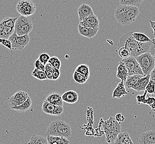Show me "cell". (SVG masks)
I'll return each instance as SVG.
<instances>
[{
  "mask_svg": "<svg viewBox=\"0 0 155 144\" xmlns=\"http://www.w3.org/2000/svg\"><path fill=\"white\" fill-rule=\"evenodd\" d=\"M133 32V31L127 32L119 39L118 48L121 47H127L130 51V56L134 57L143 53L149 52L151 41L146 43L139 42L134 38L132 36Z\"/></svg>",
  "mask_w": 155,
  "mask_h": 144,
  "instance_id": "obj_1",
  "label": "cell"
},
{
  "mask_svg": "<svg viewBox=\"0 0 155 144\" xmlns=\"http://www.w3.org/2000/svg\"><path fill=\"white\" fill-rule=\"evenodd\" d=\"M139 13L138 7L120 4L115 9V18L121 25H127L135 21Z\"/></svg>",
  "mask_w": 155,
  "mask_h": 144,
  "instance_id": "obj_2",
  "label": "cell"
},
{
  "mask_svg": "<svg viewBox=\"0 0 155 144\" xmlns=\"http://www.w3.org/2000/svg\"><path fill=\"white\" fill-rule=\"evenodd\" d=\"M71 128L65 122L60 120H54L50 122L47 130V135L70 138L71 136Z\"/></svg>",
  "mask_w": 155,
  "mask_h": 144,
  "instance_id": "obj_3",
  "label": "cell"
},
{
  "mask_svg": "<svg viewBox=\"0 0 155 144\" xmlns=\"http://www.w3.org/2000/svg\"><path fill=\"white\" fill-rule=\"evenodd\" d=\"M102 125L106 134L107 142L108 144L113 143L118 134L121 131L120 123L118 122L114 117L110 116L107 120L102 122Z\"/></svg>",
  "mask_w": 155,
  "mask_h": 144,
  "instance_id": "obj_4",
  "label": "cell"
},
{
  "mask_svg": "<svg viewBox=\"0 0 155 144\" xmlns=\"http://www.w3.org/2000/svg\"><path fill=\"white\" fill-rule=\"evenodd\" d=\"M33 25L28 17L21 16L16 19L14 27L15 32L18 36L28 35L32 31Z\"/></svg>",
  "mask_w": 155,
  "mask_h": 144,
  "instance_id": "obj_5",
  "label": "cell"
},
{
  "mask_svg": "<svg viewBox=\"0 0 155 144\" xmlns=\"http://www.w3.org/2000/svg\"><path fill=\"white\" fill-rule=\"evenodd\" d=\"M143 70V75L149 74L155 68V60L149 52H145L135 57Z\"/></svg>",
  "mask_w": 155,
  "mask_h": 144,
  "instance_id": "obj_6",
  "label": "cell"
},
{
  "mask_svg": "<svg viewBox=\"0 0 155 144\" xmlns=\"http://www.w3.org/2000/svg\"><path fill=\"white\" fill-rule=\"evenodd\" d=\"M16 9L21 15L29 17L35 13L36 6L31 0H20L17 4Z\"/></svg>",
  "mask_w": 155,
  "mask_h": 144,
  "instance_id": "obj_7",
  "label": "cell"
},
{
  "mask_svg": "<svg viewBox=\"0 0 155 144\" xmlns=\"http://www.w3.org/2000/svg\"><path fill=\"white\" fill-rule=\"evenodd\" d=\"M8 39L11 42L12 50H22L26 47L30 41V38L28 35L18 36L14 32L9 36Z\"/></svg>",
  "mask_w": 155,
  "mask_h": 144,
  "instance_id": "obj_8",
  "label": "cell"
},
{
  "mask_svg": "<svg viewBox=\"0 0 155 144\" xmlns=\"http://www.w3.org/2000/svg\"><path fill=\"white\" fill-rule=\"evenodd\" d=\"M121 60L124 62L127 68L128 75L140 74L143 75V70L141 68L139 64L136 60L135 57L130 56L127 58L122 59Z\"/></svg>",
  "mask_w": 155,
  "mask_h": 144,
  "instance_id": "obj_9",
  "label": "cell"
},
{
  "mask_svg": "<svg viewBox=\"0 0 155 144\" xmlns=\"http://www.w3.org/2000/svg\"><path fill=\"white\" fill-rule=\"evenodd\" d=\"M42 111L50 115L60 116L64 112V107L62 105H54L45 99L42 104Z\"/></svg>",
  "mask_w": 155,
  "mask_h": 144,
  "instance_id": "obj_10",
  "label": "cell"
},
{
  "mask_svg": "<svg viewBox=\"0 0 155 144\" xmlns=\"http://www.w3.org/2000/svg\"><path fill=\"white\" fill-rule=\"evenodd\" d=\"M139 142L141 144H155V130H151L140 135Z\"/></svg>",
  "mask_w": 155,
  "mask_h": 144,
  "instance_id": "obj_11",
  "label": "cell"
},
{
  "mask_svg": "<svg viewBox=\"0 0 155 144\" xmlns=\"http://www.w3.org/2000/svg\"><path fill=\"white\" fill-rule=\"evenodd\" d=\"M79 25L84 27L97 29L99 28V20L97 16L94 14L92 16L87 17L86 18L84 19L82 21H80Z\"/></svg>",
  "mask_w": 155,
  "mask_h": 144,
  "instance_id": "obj_12",
  "label": "cell"
},
{
  "mask_svg": "<svg viewBox=\"0 0 155 144\" xmlns=\"http://www.w3.org/2000/svg\"><path fill=\"white\" fill-rule=\"evenodd\" d=\"M78 13L80 21H82L84 19L87 17L92 16L94 14L92 7L86 3H83L78 7Z\"/></svg>",
  "mask_w": 155,
  "mask_h": 144,
  "instance_id": "obj_13",
  "label": "cell"
},
{
  "mask_svg": "<svg viewBox=\"0 0 155 144\" xmlns=\"http://www.w3.org/2000/svg\"><path fill=\"white\" fill-rule=\"evenodd\" d=\"M99 28L93 29L87 27L82 26L80 25L78 26V31L80 35L88 38H93L97 34Z\"/></svg>",
  "mask_w": 155,
  "mask_h": 144,
  "instance_id": "obj_14",
  "label": "cell"
},
{
  "mask_svg": "<svg viewBox=\"0 0 155 144\" xmlns=\"http://www.w3.org/2000/svg\"><path fill=\"white\" fill-rule=\"evenodd\" d=\"M61 98L64 102L70 104H74L78 100V95L75 91H68L61 95Z\"/></svg>",
  "mask_w": 155,
  "mask_h": 144,
  "instance_id": "obj_15",
  "label": "cell"
},
{
  "mask_svg": "<svg viewBox=\"0 0 155 144\" xmlns=\"http://www.w3.org/2000/svg\"><path fill=\"white\" fill-rule=\"evenodd\" d=\"M127 94H128V92L126 90L125 86L124 85V82L123 81H121L120 83H118L117 86L113 91V94H112V98L121 99V98L123 97Z\"/></svg>",
  "mask_w": 155,
  "mask_h": 144,
  "instance_id": "obj_16",
  "label": "cell"
},
{
  "mask_svg": "<svg viewBox=\"0 0 155 144\" xmlns=\"http://www.w3.org/2000/svg\"><path fill=\"white\" fill-rule=\"evenodd\" d=\"M128 72L127 68L125 65L124 62L121 60L118 63V66L117 67V72L116 77L118 79H121V81H125L128 77Z\"/></svg>",
  "mask_w": 155,
  "mask_h": 144,
  "instance_id": "obj_17",
  "label": "cell"
},
{
  "mask_svg": "<svg viewBox=\"0 0 155 144\" xmlns=\"http://www.w3.org/2000/svg\"><path fill=\"white\" fill-rule=\"evenodd\" d=\"M114 144H133L130 135L127 132H119L113 142Z\"/></svg>",
  "mask_w": 155,
  "mask_h": 144,
  "instance_id": "obj_18",
  "label": "cell"
},
{
  "mask_svg": "<svg viewBox=\"0 0 155 144\" xmlns=\"http://www.w3.org/2000/svg\"><path fill=\"white\" fill-rule=\"evenodd\" d=\"M150 79V74L147 75H144L143 77L140 79L139 81L137 84L134 87L133 89L137 91H145L146 85L148 84Z\"/></svg>",
  "mask_w": 155,
  "mask_h": 144,
  "instance_id": "obj_19",
  "label": "cell"
},
{
  "mask_svg": "<svg viewBox=\"0 0 155 144\" xmlns=\"http://www.w3.org/2000/svg\"><path fill=\"white\" fill-rule=\"evenodd\" d=\"M50 103L55 105H62L64 101L61 98V95L59 93H53L47 96L45 99Z\"/></svg>",
  "mask_w": 155,
  "mask_h": 144,
  "instance_id": "obj_20",
  "label": "cell"
},
{
  "mask_svg": "<svg viewBox=\"0 0 155 144\" xmlns=\"http://www.w3.org/2000/svg\"><path fill=\"white\" fill-rule=\"evenodd\" d=\"M47 139L48 144H68L70 143L68 138L62 136L47 135Z\"/></svg>",
  "mask_w": 155,
  "mask_h": 144,
  "instance_id": "obj_21",
  "label": "cell"
},
{
  "mask_svg": "<svg viewBox=\"0 0 155 144\" xmlns=\"http://www.w3.org/2000/svg\"><path fill=\"white\" fill-rule=\"evenodd\" d=\"M144 75L140 74H135V75H128L126 81H124V85L127 88L133 89L134 87L137 84L139 81L140 79L143 77Z\"/></svg>",
  "mask_w": 155,
  "mask_h": 144,
  "instance_id": "obj_22",
  "label": "cell"
},
{
  "mask_svg": "<svg viewBox=\"0 0 155 144\" xmlns=\"http://www.w3.org/2000/svg\"><path fill=\"white\" fill-rule=\"evenodd\" d=\"M15 32L14 27L0 26V38L8 39L9 36Z\"/></svg>",
  "mask_w": 155,
  "mask_h": 144,
  "instance_id": "obj_23",
  "label": "cell"
},
{
  "mask_svg": "<svg viewBox=\"0 0 155 144\" xmlns=\"http://www.w3.org/2000/svg\"><path fill=\"white\" fill-rule=\"evenodd\" d=\"M32 104V101H31V98L29 96L27 99L23 102L22 104L19 105L18 106L12 107L11 108V109L15 110H17L19 111H25L31 108Z\"/></svg>",
  "mask_w": 155,
  "mask_h": 144,
  "instance_id": "obj_24",
  "label": "cell"
},
{
  "mask_svg": "<svg viewBox=\"0 0 155 144\" xmlns=\"http://www.w3.org/2000/svg\"><path fill=\"white\" fill-rule=\"evenodd\" d=\"M132 36L137 41L141 42V43H146L151 42L152 39L146 36L145 34L141 33V32H133L132 33Z\"/></svg>",
  "mask_w": 155,
  "mask_h": 144,
  "instance_id": "obj_25",
  "label": "cell"
},
{
  "mask_svg": "<svg viewBox=\"0 0 155 144\" xmlns=\"http://www.w3.org/2000/svg\"><path fill=\"white\" fill-rule=\"evenodd\" d=\"M28 144H48L47 138L40 135H32Z\"/></svg>",
  "mask_w": 155,
  "mask_h": 144,
  "instance_id": "obj_26",
  "label": "cell"
},
{
  "mask_svg": "<svg viewBox=\"0 0 155 144\" xmlns=\"http://www.w3.org/2000/svg\"><path fill=\"white\" fill-rule=\"evenodd\" d=\"M76 71L79 72L89 79L90 75V68L86 64H81L78 66L75 69Z\"/></svg>",
  "mask_w": 155,
  "mask_h": 144,
  "instance_id": "obj_27",
  "label": "cell"
},
{
  "mask_svg": "<svg viewBox=\"0 0 155 144\" xmlns=\"http://www.w3.org/2000/svg\"><path fill=\"white\" fill-rule=\"evenodd\" d=\"M31 75L35 78L37 79L39 81L48 80L47 75L45 74L44 71L38 69L37 68H35L31 72Z\"/></svg>",
  "mask_w": 155,
  "mask_h": 144,
  "instance_id": "obj_28",
  "label": "cell"
},
{
  "mask_svg": "<svg viewBox=\"0 0 155 144\" xmlns=\"http://www.w3.org/2000/svg\"><path fill=\"white\" fill-rule=\"evenodd\" d=\"M73 78L74 79V81L78 84H84L88 79L84 75L74 70L73 74Z\"/></svg>",
  "mask_w": 155,
  "mask_h": 144,
  "instance_id": "obj_29",
  "label": "cell"
},
{
  "mask_svg": "<svg viewBox=\"0 0 155 144\" xmlns=\"http://www.w3.org/2000/svg\"><path fill=\"white\" fill-rule=\"evenodd\" d=\"M17 19V17H7L0 22V26H5L14 27Z\"/></svg>",
  "mask_w": 155,
  "mask_h": 144,
  "instance_id": "obj_30",
  "label": "cell"
},
{
  "mask_svg": "<svg viewBox=\"0 0 155 144\" xmlns=\"http://www.w3.org/2000/svg\"><path fill=\"white\" fill-rule=\"evenodd\" d=\"M29 96V95L27 93L23 97L19 99L18 100H15V101H8V106L10 108H12V107L18 106L19 105L22 104L23 102H25V101L27 99Z\"/></svg>",
  "mask_w": 155,
  "mask_h": 144,
  "instance_id": "obj_31",
  "label": "cell"
},
{
  "mask_svg": "<svg viewBox=\"0 0 155 144\" xmlns=\"http://www.w3.org/2000/svg\"><path fill=\"white\" fill-rule=\"evenodd\" d=\"M144 0H119L120 5L133 6H140Z\"/></svg>",
  "mask_w": 155,
  "mask_h": 144,
  "instance_id": "obj_32",
  "label": "cell"
},
{
  "mask_svg": "<svg viewBox=\"0 0 155 144\" xmlns=\"http://www.w3.org/2000/svg\"><path fill=\"white\" fill-rule=\"evenodd\" d=\"M48 63L50 64L51 66L57 69H60L61 63L60 60L56 56H53L50 57L49 60H48Z\"/></svg>",
  "mask_w": 155,
  "mask_h": 144,
  "instance_id": "obj_33",
  "label": "cell"
},
{
  "mask_svg": "<svg viewBox=\"0 0 155 144\" xmlns=\"http://www.w3.org/2000/svg\"><path fill=\"white\" fill-rule=\"evenodd\" d=\"M118 54L120 57L122 59L127 58L129 57L130 56V51L127 47H121L118 48Z\"/></svg>",
  "mask_w": 155,
  "mask_h": 144,
  "instance_id": "obj_34",
  "label": "cell"
},
{
  "mask_svg": "<svg viewBox=\"0 0 155 144\" xmlns=\"http://www.w3.org/2000/svg\"><path fill=\"white\" fill-rule=\"evenodd\" d=\"M52 69H53V67L48 62L45 65L44 72L47 75L48 79L50 81L53 80L52 79Z\"/></svg>",
  "mask_w": 155,
  "mask_h": 144,
  "instance_id": "obj_35",
  "label": "cell"
},
{
  "mask_svg": "<svg viewBox=\"0 0 155 144\" xmlns=\"http://www.w3.org/2000/svg\"><path fill=\"white\" fill-rule=\"evenodd\" d=\"M145 90L147 91V93L154 94L155 93V83L152 80L150 79V81L146 85Z\"/></svg>",
  "mask_w": 155,
  "mask_h": 144,
  "instance_id": "obj_36",
  "label": "cell"
},
{
  "mask_svg": "<svg viewBox=\"0 0 155 144\" xmlns=\"http://www.w3.org/2000/svg\"><path fill=\"white\" fill-rule=\"evenodd\" d=\"M27 93L24 91H19L16 92V93L13 94L8 99V101H15L18 100L19 99L23 97Z\"/></svg>",
  "mask_w": 155,
  "mask_h": 144,
  "instance_id": "obj_37",
  "label": "cell"
},
{
  "mask_svg": "<svg viewBox=\"0 0 155 144\" xmlns=\"http://www.w3.org/2000/svg\"><path fill=\"white\" fill-rule=\"evenodd\" d=\"M147 94V91L145 90L144 93L143 95L139 94V95H137L136 98H137V102L139 103V104H145V101H146Z\"/></svg>",
  "mask_w": 155,
  "mask_h": 144,
  "instance_id": "obj_38",
  "label": "cell"
},
{
  "mask_svg": "<svg viewBox=\"0 0 155 144\" xmlns=\"http://www.w3.org/2000/svg\"><path fill=\"white\" fill-rule=\"evenodd\" d=\"M49 55L47 53L41 54L38 58V59L41 62L44 64V65H45L48 62V60H49Z\"/></svg>",
  "mask_w": 155,
  "mask_h": 144,
  "instance_id": "obj_39",
  "label": "cell"
},
{
  "mask_svg": "<svg viewBox=\"0 0 155 144\" xmlns=\"http://www.w3.org/2000/svg\"><path fill=\"white\" fill-rule=\"evenodd\" d=\"M0 44H2L3 46H5L7 49L12 50L11 42L8 39H4L0 38Z\"/></svg>",
  "mask_w": 155,
  "mask_h": 144,
  "instance_id": "obj_40",
  "label": "cell"
},
{
  "mask_svg": "<svg viewBox=\"0 0 155 144\" xmlns=\"http://www.w3.org/2000/svg\"><path fill=\"white\" fill-rule=\"evenodd\" d=\"M60 69L53 67L52 69V79L53 81H56L60 78Z\"/></svg>",
  "mask_w": 155,
  "mask_h": 144,
  "instance_id": "obj_41",
  "label": "cell"
},
{
  "mask_svg": "<svg viewBox=\"0 0 155 144\" xmlns=\"http://www.w3.org/2000/svg\"><path fill=\"white\" fill-rule=\"evenodd\" d=\"M149 52L155 60V41L154 39L151 41V44L150 47Z\"/></svg>",
  "mask_w": 155,
  "mask_h": 144,
  "instance_id": "obj_42",
  "label": "cell"
},
{
  "mask_svg": "<svg viewBox=\"0 0 155 144\" xmlns=\"http://www.w3.org/2000/svg\"><path fill=\"white\" fill-rule=\"evenodd\" d=\"M34 65H35V68H37L38 69H39V70H41L44 71V69H45V65L41 63V61L38 60V58L37 60H35V64H34Z\"/></svg>",
  "mask_w": 155,
  "mask_h": 144,
  "instance_id": "obj_43",
  "label": "cell"
},
{
  "mask_svg": "<svg viewBox=\"0 0 155 144\" xmlns=\"http://www.w3.org/2000/svg\"><path fill=\"white\" fill-rule=\"evenodd\" d=\"M146 97H147V99H146V101H145V104L146 105H148L149 107H150L152 104L155 103V98L153 97H150L148 96L147 95Z\"/></svg>",
  "mask_w": 155,
  "mask_h": 144,
  "instance_id": "obj_44",
  "label": "cell"
},
{
  "mask_svg": "<svg viewBox=\"0 0 155 144\" xmlns=\"http://www.w3.org/2000/svg\"><path fill=\"white\" fill-rule=\"evenodd\" d=\"M114 118L115 120H116L118 122H119V123L124 122V120H125V116H124L121 113H117V114L115 115Z\"/></svg>",
  "mask_w": 155,
  "mask_h": 144,
  "instance_id": "obj_45",
  "label": "cell"
},
{
  "mask_svg": "<svg viewBox=\"0 0 155 144\" xmlns=\"http://www.w3.org/2000/svg\"><path fill=\"white\" fill-rule=\"evenodd\" d=\"M150 79L152 81H154L155 83V68L152 69V71L150 73Z\"/></svg>",
  "mask_w": 155,
  "mask_h": 144,
  "instance_id": "obj_46",
  "label": "cell"
},
{
  "mask_svg": "<svg viewBox=\"0 0 155 144\" xmlns=\"http://www.w3.org/2000/svg\"><path fill=\"white\" fill-rule=\"evenodd\" d=\"M150 26L153 30V35L155 36V21H152L151 20L149 21Z\"/></svg>",
  "mask_w": 155,
  "mask_h": 144,
  "instance_id": "obj_47",
  "label": "cell"
},
{
  "mask_svg": "<svg viewBox=\"0 0 155 144\" xmlns=\"http://www.w3.org/2000/svg\"><path fill=\"white\" fill-rule=\"evenodd\" d=\"M151 110H152V111H153V112H155V102L154 103L152 104L151 106Z\"/></svg>",
  "mask_w": 155,
  "mask_h": 144,
  "instance_id": "obj_48",
  "label": "cell"
},
{
  "mask_svg": "<svg viewBox=\"0 0 155 144\" xmlns=\"http://www.w3.org/2000/svg\"><path fill=\"white\" fill-rule=\"evenodd\" d=\"M154 40L155 41V38H154Z\"/></svg>",
  "mask_w": 155,
  "mask_h": 144,
  "instance_id": "obj_49",
  "label": "cell"
},
{
  "mask_svg": "<svg viewBox=\"0 0 155 144\" xmlns=\"http://www.w3.org/2000/svg\"><path fill=\"white\" fill-rule=\"evenodd\" d=\"M154 95H155V94H154Z\"/></svg>",
  "mask_w": 155,
  "mask_h": 144,
  "instance_id": "obj_50",
  "label": "cell"
},
{
  "mask_svg": "<svg viewBox=\"0 0 155 144\" xmlns=\"http://www.w3.org/2000/svg\"></svg>",
  "mask_w": 155,
  "mask_h": 144,
  "instance_id": "obj_51",
  "label": "cell"
}]
</instances>
